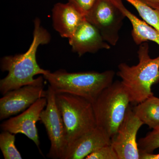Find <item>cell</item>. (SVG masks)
<instances>
[{
	"instance_id": "obj_1",
	"label": "cell",
	"mask_w": 159,
	"mask_h": 159,
	"mask_svg": "<svg viewBox=\"0 0 159 159\" xmlns=\"http://www.w3.org/2000/svg\"><path fill=\"white\" fill-rule=\"evenodd\" d=\"M34 22L33 40L28 51L23 54L1 58V70L8 72L7 76L0 80V92L3 96L24 86L36 84L40 76L35 79L34 76L44 75L50 71L40 67L36 59V53L40 45L49 43L51 35L42 26L39 19H35Z\"/></svg>"
},
{
	"instance_id": "obj_2",
	"label": "cell",
	"mask_w": 159,
	"mask_h": 159,
	"mask_svg": "<svg viewBox=\"0 0 159 159\" xmlns=\"http://www.w3.org/2000/svg\"><path fill=\"white\" fill-rule=\"evenodd\" d=\"M138 54L139 62L137 65L122 63L118 66L117 72L130 103L135 105L154 95L152 87L159 83V56L151 58L146 42L140 45Z\"/></svg>"
},
{
	"instance_id": "obj_3",
	"label": "cell",
	"mask_w": 159,
	"mask_h": 159,
	"mask_svg": "<svg viewBox=\"0 0 159 159\" xmlns=\"http://www.w3.org/2000/svg\"><path fill=\"white\" fill-rule=\"evenodd\" d=\"M115 72H88L70 73L63 70L49 71L43 75L55 93H68L84 98L92 103L100 93L113 82Z\"/></svg>"
},
{
	"instance_id": "obj_4",
	"label": "cell",
	"mask_w": 159,
	"mask_h": 159,
	"mask_svg": "<svg viewBox=\"0 0 159 159\" xmlns=\"http://www.w3.org/2000/svg\"><path fill=\"white\" fill-rule=\"evenodd\" d=\"M130 101L122 81L113 82L92 103L97 126L111 139L123 122Z\"/></svg>"
},
{
	"instance_id": "obj_5",
	"label": "cell",
	"mask_w": 159,
	"mask_h": 159,
	"mask_svg": "<svg viewBox=\"0 0 159 159\" xmlns=\"http://www.w3.org/2000/svg\"><path fill=\"white\" fill-rule=\"evenodd\" d=\"M55 94L65 128L67 148L84 134L97 126L93 105L84 98L73 94Z\"/></svg>"
},
{
	"instance_id": "obj_6",
	"label": "cell",
	"mask_w": 159,
	"mask_h": 159,
	"mask_svg": "<svg viewBox=\"0 0 159 159\" xmlns=\"http://www.w3.org/2000/svg\"><path fill=\"white\" fill-rule=\"evenodd\" d=\"M47 104L40 116V121L45 127L51 147L47 157L62 159L67 147L65 128L56 101L55 92L50 86L47 90Z\"/></svg>"
},
{
	"instance_id": "obj_7",
	"label": "cell",
	"mask_w": 159,
	"mask_h": 159,
	"mask_svg": "<svg viewBox=\"0 0 159 159\" xmlns=\"http://www.w3.org/2000/svg\"><path fill=\"white\" fill-rule=\"evenodd\" d=\"M85 17L98 29L106 42L112 46L116 45L126 17L112 0H98Z\"/></svg>"
},
{
	"instance_id": "obj_8",
	"label": "cell",
	"mask_w": 159,
	"mask_h": 159,
	"mask_svg": "<svg viewBox=\"0 0 159 159\" xmlns=\"http://www.w3.org/2000/svg\"><path fill=\"white\" fill-rule=\"evenodd\" d=\"M44 77L40 76L36 84L24 86L9 91L0 99V120L22 112L41 98L47 97L44 89Z\"/></svg>"
},
{
	"instance_id": "obj_9",
	"label": "cell",
	"mask_w": 159,
	"mask_h": 159,
	"mask_svg": "<svg viewBox=\"0 0 159 159\" xmlns=\"http://www.w3.org/2000/svg\"><path fill=\"white\" fill-rule=\"evenodd\" d=\"M143 124L129 106L116 134L111 139V145L119 159H140L137 135Z\"/></svg>"
},
{
	"instance_id": "obj_10",
	"label": "cell",
	"mask_w": 159,
	"mask_h": 159,
	"mask_svg": "<svg viewBox=\"0 0 159 159\" xmlns=\"http://www.w3.org/2000/svg\"><path fill=\"white\" fill-rule=\"evenodd\" d=\"M47 104L46 97L40 98L18 116L3 122L1 124V129L15 134H23L39 148L40 142L36 123L40 121V114Z\"/></svg>"
},
{
	"instance_id": "obj_11",
	"label": "cell",
	"mask_w": 159,
	"mask_h": 159,
	"mask_svg": "<svg viewBox=\"0 0 159 159\" xmlns=\"http://www.w3.org/2000/svg\"><path fill=\"white\" fill-rule=\"evenodd\" d=\"M69 41L72 51L79 57L87 53L94 54L101 49L111 48L98 29L86 19L77 27Z\"/></svg>"
},
{
	"instance_id": "obj_12",
	"label": "cell",
	"mask_w": 159,
	"mask_h": 159,
	"mask_svg": "<svg viewBox=\"0 0 159 159\" xmlns=\"http://www.w3.org/2000/svg\"><path fill=\"white\" fill-rule=\"evenodd\" d=\"M111 139L104 131L96 126L84 134L66 150L62 159H84L103 146L111 145Z\"/></svg>"
},
{
	"instance_id": "obj_13",
	"label": "cell",
	"mask_w": 159,
	"mask_h": 159,
	"mask_svg": "<svg viewBox=\"0 0 159 159\" xmlns=\"http://www.w3.org/2000/svg\"><path fill=\"white\" fill-rule=\"evenodd\" d=\"M54 29L61 37L70 39L85 16L70 3H57L52 10Z\"/></svg>"
},
{
	"instance_id": "obj_14",
	"label": "cell",
	"mask_w": 159,
	"mask_h": 159,
	"mask_svg": "<svg viewBox=\"0 0 159 159\" xmlns=\"http://www.w3.org/2000/svg\"><path fill=\"white\" fill-rule=\"evenodd\" d=\"M130 21L132 26V37L137 45L151 41L159 46V31L144 21L139 19L125 8L122 0H112Z\"/></svg>"
},
{
	"instance_id": "obj_15",
	"label": "cell",
	"mask_w": 159,
	"mask_h": 159,
	"mask_svg": "<svg viewBox=\"0 0 159 159\" xmlns=\"http://www.w3.org/2000/svg\"><path fill=\"white\" fill-rule=\"evenodd\" d=\"M135 115L150 128L159 126V98L154 95L132 108Z\"/></svg>"
},
{
	"instance_id": "obj_16",
	"label": "cell",
	"mask_w": 159,
	"mask_h": 159,
	"mask_svg": "<svg viewBox=\"0 0 159 159\" xmlns=\"http://www.w3.org/2000/svg\"><path fill=\"white\" fill-rule=\"evenodd\" d=\"M15 134L6 131L0 134V148L5 159H21L16 146Z\"/></svg>"
},
{
	"instance_id": "obj_17",
	"label": "cell",
	"mask_w": 159,
	"mask_h": 159,
	"mask_svg": "<svg viewBox=\"0 0 159 159\" xmlns=\"http://www.w3.org/2000/svg\"><path fill=\"white\" fill-rule=\"evenodd\" d=\"M135 8L144 21L159 31V11L138 0H125Z\"/></svg>"
},
{
	"instance_id": "obj_18",
	"label": "cell",
	"mask_w": 159,
	"mask_h": 159,
	"mask_svg": "<svg viewBox=\"0 0 159 159\" xmlns=\"http://www.w3.org/2000/svg\"><path fill=\"white\" fill-rule=\"evenodd\" d=\"M140 153H153L159 148V126L147 134L138 141Z\"/></svg>"
},
{
	"instance_id": "obj_19",
	"label": "cell",
	"mask_w": 159,
	"mask_h": 159,
	"mask_svg": "<svg viewBox=\"0 0 159 159\" xmlns=\"http://www.w3.org/2000/svg\"><path fill=\"white\" fill-rule=\"evenodd\" d=\"M85 159H119L111 145L102 146L88 156Z\"/></svg>"
},
{
	"instance_id": "obj_20",
	"label": "cell",
	"mask_w": 159,
	"mask_h": 159,
	"mask_svg": "<svg viewBox=\"0 0 159 159\" xmlns=\"http://www.w3.org/2000/svg\"><path fill=\"white\" fill-rule=\"evenodd\" d=\"M98 0H68V2L85 16L93 9Z\"/></svg>"
},
{
	"instance_id": "obj_21",
	"label": "cell",
	"mask_w": 159,
	"mask_h": 159,
	"mask_svg": "<svg viewBox=\"0 0 159 159\" xmlns=\"http://www.w3.org/2000/svg\"><path fill=\"white\" fill-rule=\"evenodd\" d=\"M152 9L159 11V0H138Z\"/></svg>"
},
{
	"instance_id": "obj_22",
	"label": "cell",
	"mask_w": 159,
	"mask_h": 159,
	"mask_svg": "<svg viewBox=\"0 0 159 159\" xmlns=\"http://www.w3.org/2000/svg\"><path fill=\"white\" fill-rule=\"evenodd\" d=\"M140 154V159H159V153Z\"/></svg>"
}]
</instances>
